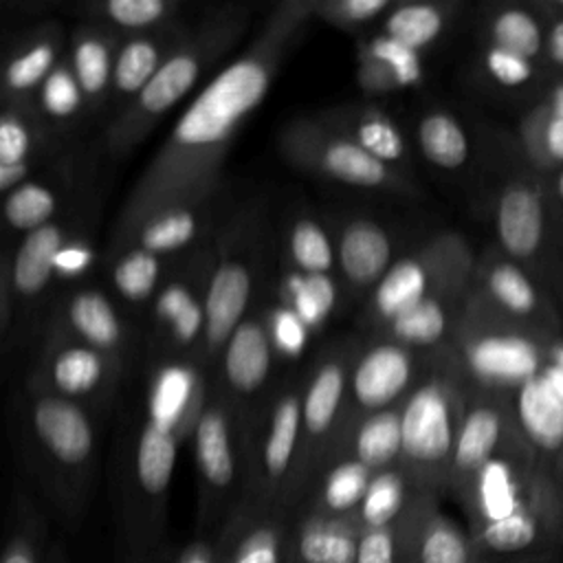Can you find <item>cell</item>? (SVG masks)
<instances>
[{"instance_id": "obj_1", "label": "cell", "mask_w": 563, "mask_h": 563, "mask_svg": "<svg viewBox=\"0 0 563 563\" xmlns=\"http://www.w3.org/2000/svg\"><path fill=\"white\" fill-rule=\"evenodd\" d=\"M310 22L301 0L279 2L257 37L198 90L123 202L106 257L128 246L152 213L227 187L222 163L229 147Z\"/></svg>"}, {"instance_id": "obj_2", "label": "cell", "mask_w": 563, "mask_h": 563, "mask_svg": "<svg viewBox=\"0 0 563 563\" xmlns=\"http://www.w3.org/2000/svg\"><path fill=\"white\" fill-rule=\"evenodd\" d=\"M18 433L24 468L48 508L64 526H79L99 455L95 416L77 400L29 389Z\"/></svg>"}, {"instance_id": "obj_3", "label": "cell", "mask_w": 563, "mask_h": 563, "mask_svg": "<svg viewBox=\"0 0 563 563\" xmlns=\"http://www.w3.org/2000/svg\"><path fill=\"white\" fill-rule=\"evenodd\" d=\"M194 433L143 413L114 466L117 561L145 563L167 543V499L178 449Z\"/></svg>"}, {"instance_id": "obj_4", "label": "cell", "mask_w": 563, "mask_h": 563, "mask_svg": "<svg viewBox=\"0 0 563 563\" xmlns=\"http://www.w3.org/2000/svg\"><path fill=\"white\" fill-rule=\"evenodd\" d=\"M249 7L220 4L191 24L185 42L165 59L136 99L103 123L99 147L110 161H125L161 123V119L231 51L249 26Z\"/></svg>"}, {"instance_id": "obj_5", "label": "cell", "mask_w": 563, "mask_h": 563, "mask_svg": "<svg viewBox=\"0 0 563 563\" xmlns=\"http://www.w3.org/2000/svg\"><path fill=\"white\" fill-rule=\"evenodd\" d=\"M468 383L449 347L429 352V365L400 405L402 455L400 468L420 493H449L451 460Z\"/></svg>"}, {"instance_id": "obj_6", "label": "cell", "mask_w": 563, "mask_h": 563, "mask_svg": "<svg viewBox=\"0 0 563 563\" xmlns=\"http://www.w3.org/2000/svg\"><path fill=\"white\" fill-rule=\"evenodd\" d=\"M266 207L260 200L233 209L218 231V257L205 299V336L198 363L213 365L242 319L253 310L266 255Z\"/></svg>"}, {"instance_id": "obj_7", "label": "cell", "mask_w": 563, "mask_h": 563, "mask_svg": "<svg viewBox=\"0 0 563 563\" xmlns=\"http://www.w3.org/2000/svg\"><path fill=\"white\" fill-rule=\"evenodd\" d=\"M552 336L510 323L466 297L457 330L446 345L473 389L512 396L548 363Z\"/></svg>"}, {"instance_id": "obj_8", "label": "cell", "mask_w": 563, "mask_h": 563, "mask_svg": "<svg viewBox=\"0 0 563 563\" xmlns=\"http://www.w3.org/2000/svg\"><path fill=\"white\" fill-rule=\"evenodd\" d=\"M303 383L306 374L273 387L249 422V475L240 510H297Z\"/></svg>"}, {"instance_id": "obj_9", "label": "cell", "mask_w": 563, "mask_h": 563, "mask_svg": "<svg viewBox=\"0 0 563 563\" xmlns=\"http://www.w3.org/2000/svg\"><path fill=\"white\" fill-rule=\"evenodd\" d=\"M191 442L198 471V523L207 534H218L244 501L249 424L213 383Z\"/></svg>"}, {"instance_id": "obj_10", "label": "cell", "mask_w": 563, "mask_h": 563, "mask_svg": "<svg viewBox=\"0 0 563 563\" xmlns=\"http://www.w3.org/2000/svg\"><path fill=\"white\" fill-rule=\"evenodd\" d=\"M216 257L218 233L198 249L169 260L167 275L147 308V341L158 361H198L205 336L207 286Z\"/></svg>"}, {"instance_id": "obj_11", "label": "cell", "mask_w": 563, "mask_h": 563, "mask_svg": "<svg viewBox=\"0 0 563 563\" xmlns=\"http://www.w3.org/2000/svg\"><path fill=\"white\" fill-rule=\"evenodd\" d=\"M477 257L460 233H442L394 260L367 299V323L380 330L429 295L473 279Z\"/></svg>"}, {"instance_id": "obj_12", "label": "cell", "mask_w": 563, "mask_h": 563, "mask_svg": "<svg viewBox=\"0 0 563 563\" xmlns=\"http://www.w3.org/2000/svg\"><path fill=\"white\" fill-rule=\"evenodd\" d=\"M279 150L295 167L347 187L411 196L413 180L378 163L341 130L317 117H301L279 134Z\"/></svg>"}, {"instance_id": "obj_13", "label": "cell", "mask_w": 563, "mask_h": 563, "mask_svg": "<svg viewBox=\"0 0 563 563\" xmlns=\"http://www.w3.org/2000/svg\"><path fill=\"white\" fill-rule=\"evenodd\" d=\"M361 345L336 343L325 350L306 372L301 396V457L295 482V506L299 508L314 477L332 460L343 424L347 385L354 356Z\"/></svg>"}, {"instance_id": "obj_14", "label": "cell", "mask_w": 563, "mask_h": 563, "mask_svg": "<svg viewBox=\"0 0 563 563\" xmlns=\"http://www.w3.org/2000/svg\"><path fill=\"white\" fill-rule=\"evenodd\" d=\"M427 365L429 352L411 350L385 336H374L369 343L361 345L350 372L339 438L358 418L402 405L409 391L424 376Z\"/></svg>"}, {"instance_id": "obj_15", "label": "cell", "mask_w": 563, "mask_h": 563, "mask_svg": "<svg viewBox=\"0 0 563 563\" xmlns=\"http://www.w3.org/2000/svg\"><path fill=\"white\" fill-rule=\"evenodd\" d=\"M90 189L84 185L81 191L68 202V207L48 224L22 235L15 253L11 260L2 266V330L9 332V319H11V299L20 303H35L51 282L55 279V260L62 251V246L84 231L88 224L90 211H97V207L90 205V200H84V194Z\"/></svg>"}, {"instance_id": "obj_16", "label": "cell", "mask_w": 563, "mask_h": 563, "mask_svg": "<svg viewBox=\"0 0 563 563\" xmlns=\"http://www.w3.org/2000/svg\"><path fill=\"white\" fill-rule=\"evenodd\" d=\"M471 297L510 323L552 339L563 334L554 299L526 266L506 257L499 249L477 257Z\"/></svg>"}, {"instance_id": "obj_17", "label": "cell", "mask_w": 563, "mask_h": 563, "mask_svg": "<svg viewBox=\"0 0 563 563\" xmlns=\"http://www.w3.org/2000/svg\"><path fill=\"white\" fill-rule=\"evenodd\" d=\"M121 372V356L46 332L29 389L55 394L88 407V402L106 398L117 387Z\"/></svg>"}, {"instance_id": "obj_18", "label": "cell", "mask_w": 563, "mask_h": 563, "mask_svg": "<svg viewBox=\"0 0 563 563\" xmlns=\"http://www.w3.org/2000/svg\"><path fill=\"white\" fill-rule=\"evenodd\" d=\"M275 350L266 328V314L253 308L233 330L213 365V387L244 416L246 424L266 402Z\"/></svg>"}, {"instance_id": "obj_19", "label": "cell", "mask_w": 563, "mask_h": 563, "mask_svg": "<svg viewBox=\"0 0 563 563\" xmlns=\"http://www.w3.org/2000/svg\"><path fill=\"white\" fill-rule=\"evenodd\" d=\"M554 200L545 174L510 178L495 200V238L497 249L526 266L532 275L541 262L552 224Z\"/></svg>"}, {"instance_id": "obj_20", "label": "cell", "mask_w": 563, "mask_h": 563, "mask_svg": "<svg viewBox=\"0 0 563 563\" xmlns=\"http://www.w3.org/2000/svg\"><path fill=\"white\" fill-rule=\"evenodd\" d=\"M517 438L521 433L515 422L512 396L468 387L451 460L449 493L460 499L482 466Z\"/></svg>"}, {"instance_id": "obj_21", "label": "cell", "mask_w": 563, "mask_h": 563, "mask_svg": "<svg viewBox=\"0 0 563 563\" xmlns=\"http://www.w3.org/2000/svg\"><path fill=\"white\" fill-rule=\"evenodd\" d=\"M227 187L202 196L169 205L152 213L132 235L130 244H139L163 260L180 257L207 240H211L229 216ZM125 249V246H123Z\"/></svg>"}, {"instance_id": "obj_22", "label": "cell", "mask_w": 563, "mask_h": 563, "mask_svg": "<svg viewBox=\"0 0 563 563\" xmlns=\"http://www.w3.org/2000/svg\"><path fill=\"white\" fill-rule=\"evenodd\" d=\"M400 563H479L482 556L468 534L440 510V497L418 495L409 512L396 523Z\"/></svg>"}, {"instance_id": "obj_23", "label": "cell", "mask_w": 563, "mask_h": 563, "mask_svg": "<svg viewBox=\"0 0 563 563\" xmlns=\"http://www.w3.org/2000/svg\"><path fill=\"white\" fill-rule=\"evenodd\" d=\"M46 332L75 339L101 352L125 356L130 350V328L114 299L97 286H77L55 306Z\"/></svg>"}, {"instance_id": "obj_24", "label": "cell", "mask_w": 563, "mask_h": 563, "mask_svg": "<svg viewBox=\"0 0 563 563\" xmlns=\"http://www.w3.org/2000/svg\"><path fill=\"white\" fill-rule=\"evenodd\" d=\"M191 24L176 20L161 29L125 35L119 44L112 70V88L106 123L123 112L136 95L147 86V81L158 73L165 59L185 42Z\"/></svg>"}, {"instance_id": "obj_25", "label": "cell", "mask_w": 563, "mask_h": 563, "mask_svg": "<svg viewBox=\"0 0 563 563\" xmlns=\"http://www.w3.org/2000/svg\"><path fill=\"white\" fill-rule=\"evenodd\" d=\"M471 282L455 284L429 295L427 299L376 330L374 336L391 339L418 352H435L446 347L464 312Z\"/></svg>"}, {"instance_id": "obj_26", "label": "cell", "mask_w": 563, "mask_h": 563, "mask_svg": "<svg viewBox=\"0 0 563 563\" xmlns=\"http://www.w3.org/2000/svg\"><path fill=\"white\" fill-rule=\"evenodd\" d=\"M334 240L341 284L354 295L372 292L394 264V244L385 227L372 218L352 216L339 227Z\"/></svg>"}, {"instance_id": "obj_27", "label": "cell", "mask_w": 563, "mask_h": 563, "mask_svg": "<svg viewBox=\"0 0 563 563\" xmlns=\"http://www.w3.org/2000/svg\"><path fill=\"white\" fill-rule=\"evenodd\" d=\"M543 372V369H541ZM515 422L534 455L563 477V400L539 374L512 394Z\"/></svg>"}, {"instance_id": "obj_28", "label": "cell", "mask_w": 563, "mask_h": 563, "mask_svg": "<svg viewBox=\"0 0 563 563\" xmlns=\"http://www.w3.org/2000/svg\"><path fill=\"white\" fill-rule=\"evenodd\" d=\"M123 37L125 35L103 24L86 20H81L68 35L66 57L88 101L90 117L106 119L108 114L114 57Z\"/></svg>"}, {"instance_id": "obj_29", "label": "cell", "mask_w": 563, "mask_h": 563, "mask_svg": "<svg viewBox=\"0 0 563 563\" xmlns=\"http://www.w3.org/2000/svg\"><path fill=\"white\" fill-rule=\"evenodd\" d=\"M292 512L238 510L218 532L222 539L220 563H288Z\"/></svg>"}, {"instance_id": "obj_30", "label": "cell", "mask_w": 563, "mask_h": 563, "mask_svg": "<svg viewBox=\"0 0 563 563\" xmlns=\"http://www.w3.org/2000/svg\"><path fill=\"white\" fill-rule=\"evenodd\" d=\"M66 46L68 37L55 22H48L22 37L4 62L2 101L15 106H35L37 90L64 57Z\"/></svg>"}, {"instance_id": "obj_31", "label": "cell", "mask_w": 563, "mask_h": 563, "mask_svg": "<svg viewBox=\"0 0 563 563\" xmlns=\"http://www.w3.org/2000/svg\"><path fill=\"white\" fill-rule=\"evenodd\" d=\"M378 163L411 180V152L400 125L376 106H336L319 114Z\"/></svg>"}, {"instance_id": "obj_32", "label": "cell", "mask_w": 563, "mask_h": 563, "mask_svg": "<svg viewBox=\"0 0 563 563\" xmlns=\"http://www.w3.org/2000/svg\"><path fill=\"white\" fill-rule=\"evenodd\" d=\"M361 523L299 506L288 534V563H356Z\"/></svg>"}, {"instance_id": "obj_33", "label": "cell", "mask_w": 563, "mask_h": 563, "mask_svg": "<svg viewBox=\"0 0 563 563\" xmlns=\"http://www.w3.org/2000/svg\"><path fill=\"white\" fill-rule=\"evenodd\" d=\"M70 158L73 156H66L55 167L53 176L31 178L4 196V222L11 231L26 235L48 224L68 207L70 198L81 191L84 183H73L79 169Z\"/></svg>"}, {"instance_id": "obj_34", "label": "cell", "mask_w": 563, "mask_h": 563, "mask_svg": "<svg viewBox=\"0 0 563 563\" xmlns=\"http://www.w3.org/2000/svg\"><path fill=\"white\" fill-rule=\"evenodd\" d=\"M402 455V422L400 405L367 413L352 422L339 438L332 460L352 457L378 473L400 464ZM330 460V462H332Z\"/></svg>"}, {"instance_id": "obj_35", "label": "cell", "mask_w": 563, "mask_h": 563, "mask_svg": "<svg viewBox=\"0 0 563 563\" xmlns=\"http://www.w3.org/2000/svg\"><path fill=\"white\" fill-rule=\"evenodd\" d=\"M374 471L352 457L332 460L310 484L299 506L328 517L356 519ZM358 521V519H356Z\"/></svg>"}, {"instance_id": "obj_36", "label": "cell", "mask_w": 563, "mask_h": 563, "mask_svg": "<svg viewBox=\"0 0 563 563\" xmlns=\"http://www.w3.org/2000/svg\"><path fill=\"white\" fill-rule=\"evenodd\" d=\"M106 260L108 284L117 301L130 308H150L167 275L169 260L139 244H130Z\"/></svg>"}, {"instance_id": "obj_37", "label": "cell", "mask_w": 563, "mask_h": 563, "mask_svg": "<svg viewBox=\"0 0 563 563\" xmlns=\"http://www.w3.org/2000/svg\"><path fill=\"white\" fill-rule=\"evenodd\" d=\"M0 563H68L59 543L48 539L44 512L24 493L13 495L7 543Z\"/></svg>"}, {"instance_id": "obj_38", "label": "cell", "mask_w": 563, "mask_h": 563, "mask_svg": "<svg viewBox=\"0 0 563 563\" xmlns=\"http://www.w3.org/2000/svg\"><path fill=\"white\" fill-rule=\"evenodd\" d=\"M59 134L42 119L35 106L4 103L0 117V165L33 163L55 156Z\"/></svg>"}, {"instance_id": "obj_39", "label": "cell", "mask_w": 563, "mask_h": 563, "mask_svg": "<svg viewBox=\"0 0 563 563\" xmlns=\"http://www.w3.org/2000/svg\"><path fill=\"white\" fill-rule=\"evenodd\" d=\"M548 22L539 7L532 4H497L493 7L482 24L484 44H493L528 59H543Z\"/></svg>"}, {"instance_id": "obj_40", "label": "cell", "mask_w": 563, "mask_h": 563, "mask_svg": "<svg viewBox=\"0 0 563 563\" xmlns=\"http://www.w3.org/2000/svg\"><path fill=\"white\" fill-rule=\"evenodd\" d=\"M81 11V20L103 24L121 35L147 33L183 20L178 0H99L84 4Z\"/></svg>"}, {"instance_id": "obj_41", "label": "cell", "mask_w": 563, "mask_h": 563, "mask_svg": "<svg viewBox=\"0 0 563 563\" xmlns=\"http://www.w3.org/2000/svg\"><path fill=\"white\" fill-rule=\"evenodd\" d=\"M453 4L446 2H394L380 18L378 33L422 53L442 37Z\"/></svg>"}, {"instance_id": "obj_42", "label": "cell", "mask_w": 563, "mask_h": 563, "mask_svg": "<svg viewBox=\"0 0 563 563\" xmlns=\"http://www.w3.org/2000/svg\"><path fill=\"white\" fill-rule=\"evenodd\" d=\"M422 495L407 473L398 466L378 471L372 475L363 504L358 508L361 528H385L396 526Z\"/></svg>"}, {"instance_id": "obj_43", "label": "cell", "mask_w": 563, "mask_h": 563, "mask_svg": "<svg viewBox=\"0 0 563 563\" xmlns=\"http://www.w3.org/2000/svg\"><path fill=\"white\" fill-rule=\"evenodd\" d=\"M416 143L427 163L444 172H455L464 167L471 154V143L464 125L455 114L442 108L427 110L418 119Z\"/></svg>"}, {"instance_id": "obj_44", "label": "cell", "mask_w": 563, "mask_h": 563, "mask_svg": "<svg viewBox=\"0 0 563 563\" xmlns=\"http://www.w3.org/2000/svg\"><path fill=\"white\" fill-rule=\"evenodd\" d=\"M277 299L297 310L314 332L332 317L339 303V279L332 273H301L286 268L279 279Z\"/></svg>"}, {"instance_id": "obj_45", "label": "cell", "mask_w": 563, "mask_h": 563, "mask_svg": "<svg viewBox=\"0 0 563 563\" xmlns=\"http://www.w3.org/2000/svg\"><path fill=\"white\" fill-rule=\"evenodd\" d=\"M288 268L301 273H332L336 266L334 233L314 216H295L284 233Z\"/></svg>"}, {"instance_id": "obj_46", "label": "cell", "mask_w": 563, "mask_h": 563, "mask_svg": "<svg viewBox=\"0 0 563 563\" xmlns=\"http://www.w3.org/2000/svg\"><path fill=\"white\" fill-rule=\"evenodd\" d=\"M35 108L42 119L62 136L77 119L90 117L88 101L73 73V66L64 53L53 73L44 79L35 95Z\"/></svg>"}, {"instance_id": "obj_47", "label": "cell", "mask_w": 563, "mask_h": 563, "mask_svg": "<svg viewBox=\"0 0 563 563\" xmlns=\"http://www.w3.org/2000/svg\"><path fill=\"white\" fill-rule=\"evenodd\" d=\"M519 145L539 174H552L563 167V117L532 106L517 128Z\"/></svg>"}, {"instance_id": "obj_48", "label": "cell", "mask_w": 563, "mask_h": 563, "mask_svg": "<svg viewBox=\"0 0 563 563\" xmlns=\"http://www.w3.org/2000/svg\"><path fill=\"white\" fill-rule=\"evenodd\" d=\"M310 20H319L343 31H361L380 20L391 0H301Z\"/></svg>"}, {"instance_id": "obj_49", "label": "cell", "mask_w": 563, "mask_h": 563, "mask_svg": "<svg viewBox=\"0 0 563 563\" xmlns=\"http://www.w3.org/2000/svg\"><path fill=\"white\" fill-rule=\"evenodd\" d=\"M356 51H363L369 57L383 62L394 73V77L398 79L402 90L418 86L422 81V75H424L422 53H416L383 33L361 37L356 42Z\"/></svg>"}, {"instance_id": "obj_50", "label": "cell", "mask_w": 563, "mask_h": 563, "mask_svg": "<svg viewBox=\"0 0 563 563\" xmlns=\"http://www.w3.org/2000/svg\"><path fill=\"white\" fill-rule=\"evenodd\" d=\"M266 328H268V336L275 350L277 358L284 361H295L299 358L310 341V325L297 314V310H292L288 303L284 301H275L271 303L266 310Z\"/></svg>"}, {"instance_id": "obj_51", "label": "cell", "mask_w": 563, "mask_h": 563, "mask_svg": "<svg viewBox=\"0 0 563 563\" xmlns=\"http://www.w3.org/2000/svg\"><path fill=\"white\" fill-rule=\"evenodd\" d=\"M479 62L486 77L501 88H523L530 81H534L539 73L534 59H528L523 55H517L493 44H482Z\"/></svg>"}, {"instance_id": "obj_52", "label": "cell", "mask_w": 563, "mask_h": 563, "mask_svg": "<svg viewBox=\"0 0 563 563\" xmlns=\"http://www.w3.org/2000/svg\"><path fill=\"white\" fill-rule=\"evenodd\" d=\"M95 264V244L88 238V229L73 235L55 260V279L75 282L81 279Z\"/></svg>"}, {"instance_id": "obj_53", "label": "cell", "mask_w": 563, "mask_h": 563, "mask_svg": "<svg viewBox=\"0 0 563 563\" xmlns=\"http://www.w3.org/2000/svg\"><path fill=\"white\" fill-rule=\"evenodd\" d=\"M222 561V539L220 534H202L183 548L165 545L158 554L145 563H220Z\"/></svg>"}, {"instance_id": "obj_54", "label": "cell", "mask_w": 563, "mask_h": 563, "mask_svg": "<svg viewBox=\"0 0 563 563\" xmlns=\"http://www.w3.org/2000/svg\"><path fill=\"white\" fill-rule=\"evenodd\" d=\"M356 563H400L396 526L361 528Z\"/></svg>"}, {"instance_id": "obj_55", "label": "cell", "mask_w": 563, "mask_h": 563, "mask_svg": "<svg viewBox=\"0 0 563 563\" xmlns=\"http://www.w3.org/2000/svg\"><path fill=\"white\" fill-rule=\"evenodd\" d=\"M356 79L365 95H387L402 90L394 73L378 59L363 51H356Z\"/></svg>"}, {"instance_id": "obj_56", "label": "cell", "mask_w": 563, "mask_h": 563, "mask_svg": "<svg viewBox=\"0 0 563 563\" xmlns=\"http://www.w3.org/2000/svg\"><path fill=\"white\" fill-rule=\"evenodd\" d=\"M548 22L543 62L563 73V0L534 2Z\"/></svg>"}, {"instance_id": "obj_57", "label": "cell", "mask_w": 563, "mask_h": 563, "mask_svg": "<svg viewBox=\"0 0 563 563\" xmlns=\"http://www.w3.org/2000/svg\"><path fill=\"white\" fill-rule=\"evenodd\" d=\"M539 106L556 117H563V77L543 95Z\"/></svg>"}, {"instance_id": "obj_58", "label": "cell", "mask_w": 563, "mask_h": 563, "mask_svg": "<svg viewBox=\"0 0 563 563\" xmlns=\"http://www.w3.org/2000/svg\"><path fill=\"white\" fill-rule=\"evenodd\" d=\"M545 178H548V187H550L552 200L563 207V167L552 172V174H545Z\"/></svg>"}, {"instance_id": "obj_59", "label": "cell", "mask_w": 563, "mask_h": 563, "mask_svg": "<svg viewBox=\"0 0 563 563\" xmlns=\"http://www.w3.org/2000/svg\"><path fill=\"white\" fill-rule=\"evenodd\" d=\"M548 363L563 372V334L554 336L548 345Z\"/></svg>"}, {"instance_id": "obj_60", "label": "cell", "mask_w": 563, "mask_h": 563, "mask_svg": "<svg viewBox=\"0 0 563 563\" xmlns=\"http://www.w3.org/2000/svg\"><path fill=\"white\" fill-rule=\"evenodd\" d=\"M479 563H488V561H484V559H482V561H479Z\"/></svg>"}, {"instance_id": "obj_61", "label": "cell", "mask_w": 563, "mask_h": 563, "mask_svg": "<svg viewBox=\"0 0 563 563\" xmlns=\"http://www.w3.org/2000/svg\"><path fill=\"white\" fill-rule=\"evenodd\" d=\"M561 286H563V279H561Z\"/></svg>"}]
</instances>
